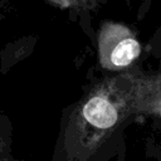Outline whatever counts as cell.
<instances>
[{"label": "cell", "mask_w": 161, "mask_h": 161, "mask_svg": "<svg viewBox=\"0 0 161 161\" xmlns=\"http://www.w3.org/2000/svg\"><path fill=\"white\" fill-rule=\"evenodd\" d=\"M9 128L0 122V161H19L11 148V137Z\"/></svg>", "instance_id": "2"}, {"label": "cell", "mask_w": 161, "mask_h": 161, "mask_svg": "<svg viewBox=\"0 0 161 161\" xmlns=\"http://www.w3.org/2000/svg\"><path fill=\"white\" fill-rule=\"evenodd\" d=\"M140 52H141V48L138 42L135 40L133 38H126L114 47L111 54V60L114 65L123 67L130 64L133 59H136Z\"/></svg>", "instance_id": "1"}]
</instances>
